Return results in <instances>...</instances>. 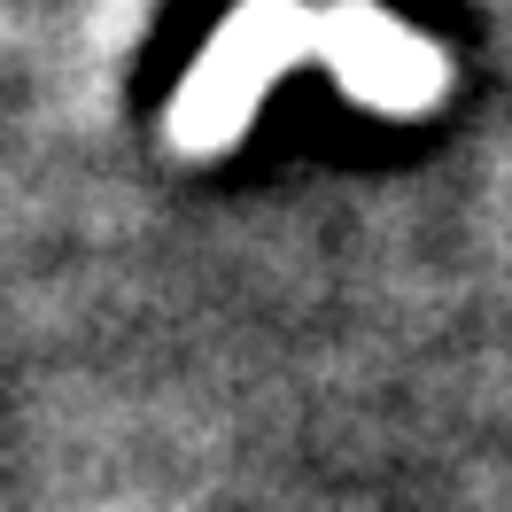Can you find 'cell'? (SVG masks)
<instances>
[{"mask_svg": "<svg viewBox=\"0 0 512 512\" xmlns=\"http://www.w3.org/2000/svg\"><path fill=\"white\" fill-rule=\"evenodd\" d=\"M303 55H319V8L303 0H241L218 24V39L202 47V63L187 70V86L163 117V140L179 156H225L264 94L288 78Z\"/></svg>", "mask_w": 512, "mask_h": 512, "instance_id": "1", "label": "cell"}, {"mask_svg": "<svg viewBox=\"0 0 512 512\" xmlns=\"http://www.w3.org/2000/svg\"><path fill=\"white\" fill-rule=\"evenodd\" d=\"M319 63L342 78V94L381 109V117H419L450 86V63L435 39L404 32L373 0H326L319 8Z\"/></svg>", "mask_w": 512, "mask_h": 512, "instance_id": "2", "label": "cell"}]
</instances>
